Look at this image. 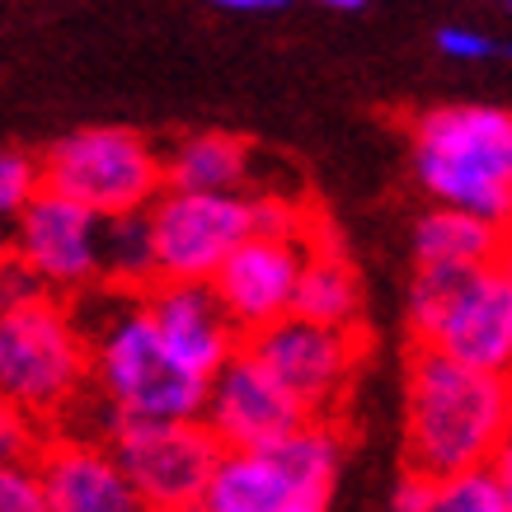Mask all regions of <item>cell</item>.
<instances>
[{"label": "cell", "instance_id": "obj_8", "mask_svg": "<svg viewBox=\"0 0 512 512\" xmlns=\"http://www.w3.org/2000/svg\"><path fill=\"white\" fill-rule=\"evenodd\" d=\"M245 348L292 390L296 400L306 404L311 419H334V409L348 395L357 372L353 329L320 325V320H306L296 311L264 329H254L245 339Z\"/></svg>", "mask_w": 512, "mask_h": 512}, {"label": "cell", "instance_id": "obj_27", "mask_svg": "<svg viewBox=\"0 0 512 512\" xmlns=\"http://www.w3.org/2000/svg\"><path fill=\"white\" fill-rule=\"evenodd\" d=\"M437 47L456 57V62H484V57H494V43L484 38V33H470V29H442L437 33Z\"/></svg>", "mask_w": 512, "mask_h": 512}, {"label": "cell", "instance_id": "obj_17", "mask_svg": "<svg viewBox=\"0 0 512 512\" xmlns=\"http://www.w3.org/2000/svg\"><path fill=\"white\" fill-rule=\"evenodd\" d=\"M508 249V226L466 207L437 202L414 226V259L419 264H498Z\"/></svg>", "mask_w": 512, "mask_h": 512}, {"label": "cell", "instance_id": "obj_29", "mask_svg": "<svg viewBox=\"0 0 512 512\" xmlns=\"http://www.w3.org/2000/svg\"><path fill=\"white\" fill-rule=\"evenodd\" d=\"M489 466H494L498 484H503V498H508V512H512V433H508V442L498 447V456L489 461Z\"/></svg>", "mask_w": 512, "mask_h": 512}, {"label": "cell", "instance_id": "obj_12", "mask_svg": "<svg viewBox=\"0 0 512 512\" xmlns=\"http://www.w3.org/2000/svg\"><path fill=\"white\" fill-rule=\"evenodd\" d=\"M146 306L156 315L160 339L170 348V357L184 372L212 381V376L245 348V329L231 320V311L221 306V296L212 282H179L160 278L146 292Z\"/></svg>", "mask_w": 512, "mask_h": 512}, {"label": "cell", "instance_id": "obj_22", "mask_svg": "<svg viewBox=\"0 0 512 512\" xmlns=\"http://www.w3.org/2000/svg\"><path fill=\"white\" fill-rule=\"evenodd\" d=\"M423 512H508V498H503L494 466H475L461 475H442L433 489V503Z\"/></svg>", "mask_w": 512, "mask_h": 512}, {"label": "cell", "instance_id": "obj_32", "mask_svg": "<svg viewBox=\"0 0 512 512\" xmlns=\"http://www.w3.org/2000/svg\"><path fill=\"white\" fill-rule=\"evenodd\" d=\"M498 268H503V278H508V287H512V245L503 249V259H498Z\"/></svg>", "mask_w": 512, "mask_h": 512}, {"label": "cell", "instance_id": "obj_10", "mask_svg": "<svg viewBox=\"0 0 512 512\" xmlns=\"http://www.w3.org/2000/svg\"><path fill=\"white\" fill-rule=\"evenodd\" d=\"M311 419L306 404L268 372L259 357L240 348V353L207 381V404H202V423L217 433L221 447L240 451H264L296 433Z\"/></svg>", "mask_w": 512, "mask_h": 512}, {"label": "cell", "instance_id": "obj_3", "mask_svg": "<svg viewBox=\"0 0 512 512\" xmlns=\"http://www.w3.org/2000/svg\"><path fill=\"white\" fill-rule=\"evenodd\" d=\"M414 165L428 198L512 221V113L433 109L414 123Z\"/></svg>", "mask_w": 512, "mask_h": 512}, {"label": "cell", "instance_id": "obj_36", "mask_svg": "<svg viewBox=\"0 0 512 512\" xmlns=\"http://www.w3.org/2000/svg\"><path fill=\"white\" fill-rule=\"evenodd\" d=\"M188 512H207V508H188Z\"/></svg>", "mask_w": 512, "mask_h": 512}, {"label": "cell", "instance_id": "obj_33", "mask_svg": "<svg viewBox=\"0 0 512 512\" xmlns=\"http://www.w3.org/2000/svg\"><path fill=\"white\" fill-rule=\"evenodd\" d=\"M508 245H512V221H508Z\"/></svg>", "mask_w": 512, "mask_h": 512}, {"label": "cell", "instance_id": "obj_23", "mask_svg": "<svg viewBox=\"0 0 512 512\" xmlns=\"http://www.w3.org/2000/svg\"><path fill=\"white\" fill-rule=\"evenodd\" d=\"M0 512H57L38 461H24V456L5 461V470H0Z\"/></svg>", "mask_w": 512, "mask_h": 512}, {"label": "cell", "instance_id": "obj_1", "mask_svg": "<svg viewBox=\"0 0 512 512\" xmlns=\"http://www.w3.org/2000/svg\"><path fill=\"white\" fill-rule=\"evenodd\" d=\"M71 311L90 348V386L118 409V433L132 423L202 419L207 381L170 357L146 292L99 282L71 296Z\"/></svg>", "mask_w": 512, "mask_h": 512}, {"label": "cell", "instance_id": "obj_31", "mask_svg": "<svg viewBox=\"0 0 512 512\" xmlns=\"http://www.w3.org/2000/svg\"><path fill=\"white\" fill-rule=\"evenodd\" d=\"M320 5H329V10H357V5H367V0H320Z\"/></svg>", "mask_w": 512, "mask_h": 512}, {"label": "cell", "instance_id": "obj_35", "mask_svg": "<svg viewBox=\"0 0 512 512\" xmlns=\"http://www.w3.org/2000/svg\"><path fill=\"white\" fill-rule=\"evenodd\" d=\"M503 57H512V47H503Z\"/></svg>", "mask_w": 512, "mask_h": 512}, {"label": "cell", "instance_id": "obj_19", "mask_svg": "<svg viewBox=\"0 0 512 512\" xmlns=\"http://www.w3.org/2000/svg\"><path fill=\"white\" fill-rule=\"evenodd\" d=\"M296 315L339 329H353L362 320V282H357L353 264L334 245L315 240L311 254H306L301 287H296Z\"/></svg>", "mask_w": 512, "mask_h": 512}, {"label": "cell", "instance_id": "obj_21", "mask_svg": "<svg viewBox=\"0 0 512 512\" xmlns=\"http://www.w3.org/2000/svg\"><path fill=\"white\" fill-rule=\"evenodd\" d=\"M470 268H480V264H419L414 268L409 296H404V320H409L414 343L433 339V329L442 325V315L451 311V301L466 287Z\"/></svg>", "mask_w": 512, "mask_h": 512}, {"label": "cell", "instance_id": "obj_16", "mask_svg": "<svg viewBox=\"0 0 512 512\" xmlns=\"http://www.w3.org/2000/svg\"><path fill=\"white\" fill-rule=\"evenodd\" d=\"M165 188L245 193L254 188V146L231 132H198L165 156Z\"/></svg>", "mask_w": 512, "mask_h": 512}, {"label": "cell", "instance_id": "obj_34", "mask_svg": "<svg viewBox=\"0 0 512 512\" xmlns=\"http://www.w3.org/2000/svg\"><path fill=\"white\" fill-rule=\"evenodd\" d=\"M141 512H165V508H141Z\"/></svg>", "mask_w": 512, "mask_h": 512}, {"label": "cell", "instance_id": "obj_2", "mask_svg": "<svg viewBox=\"0 0 512 512\" xmlns=\"http://www.w3.org/2000/svg\"><path fill=\"white\" fill-rule=\"evenodd\" d=\"M512 433V376L470 367L433 343L409 348L404 367V466L461 475L489 466Z\"/></svg>", "mask_w": 512, "mask_h": 512}, {"label": "cell", "instance_id": "obj_14", "mask_svg": "<svg viewBox=\"0 0 512 512\" xmlns=\"http://www.w3.org/2000/svg\"><path fill=\"white\" fill-rule=\"evenodd\" d=\"M38 470L57 512H141L137 484L123 470L113 442L99 437H57L38 451Z\"/></svg>", "mask_w": 512, "mask_h": 512}, {"label": "cell", "instance_id": "obj_4", "mask_svg": "<svg viewBox=\"0 0 512 512\" xmlns=\"http://www.w3.org/2000/svg\"><path fill=\"white\" fill-rule=\"evenodd\" d=\"M90 386V348L76 311L57 296L5 301L0 315V395L15 419H57Z\"/></svg>", "mask_w": 512, "mask_h": 512}, {"label": "cell", "instance_id": "obj_18", "mask_svg": "<svg viewBox=\"0 0 512 512\" xmlns=\"http://www.w3.org/2000/svg\"><path fill=\"white\" fill-rule=\"evenodd\" d=\"M99 273H104L109 287H123V292H151L160 282V249H156V226H151V207L104 217Z\"/></svg>", "mask_w": 512, "mask_h": 512}, {"label": "cell", "instance_id": "obj_13", "mask_svg": "<svg viewBox=\"0 0 512 512\" xmlns=\"http://www.w3.org/2000/svg\"><path fill=\"white\" fill-rule=\"evenodd\" d=\"M433 348L461 357L470 367L512 376V287L498 264L470 268L461 296L451 301L442 325L433 329Z\"/></svg>", "mask_w": 512, "mask_h": 512}, {"label": "cell", "instance_id": "obj_28", "mask_svg": "<svg viewBox=\"0 0 512 512\" xmlns=\"http://www.w3.org/2000/svg\"><path fill=\"white\" fill-rule=\"evenodd\" d=\"M329 508V489H296L278 512H325Z\"/></svg>", "mask_w": 512, "mask_h": 512}, {"label": "cell", "instance_id": "obj_5", "mask_svg": "<svg viewBox=\"0 0 512 512\" xmlns=\"http://www.w3.org/2000/svg\"><path fill=\"white\" fill-rule=\"evenodd\" d=\"M43 179L99 217L137 212L165 193V156L127 127H85L43 151Z\"/></svg>", "mask_w": 512, "mask_h": 512}, {"label": "cell", "instance_id": "obj_20", "mask_svg": "<svg viewBox=\"0 0 512 512\" xmlns=\"http://www.w3.org/2000/svg\"><path fill=\"white\" fill-rule=\"evenodd\" d=\"M339 451H343V437L329 419H306L296 433L273 442V456L292 475V489H334Z\"/></svg>", "mask_w": 512, "mask_h": 512}, {"label": "cell", "instance_id": "obj_11", "mask_svg": "<svg viewBox=\"0 0 512 512\" xmlns=\"http://www.w3.org/2000/svg\"><path fill=\"white\" fill-rule=\"evenodd\" d=\"M311 240H292V235H249L212 278L221 306L231 311V320L245 329V339L254 329L273 325L282 315L296 311V287H301V268L311 254Z\"/></svg>", "mask_w": 512, "mask_h": 512}, {"label": "cell", "instance_id": "obj_7", "mask_svg": "<svg viewBox=\"0 0 512 512\" xmlns=\"http://www.w3.org/2000/svg\"><path fill=\"white\" fill-rule=\"evenodd\" d=\"M99 231H104V217L94 207L66 198L57 188H43L24 212H15L10 259L19 268H29L47 292L80 296L104 282V273H99Z\"/></svg>", "mask_w": 512, "mask_h": 512}, {"label": "cell", "instance_id": "obj_6", "mask_svg": "<svg viewBox=\"0 0 512 512\" xmlns=\"http://www.w3.org/2000/svg\"><path fill=\"white\" fill-rule=\"evenodd\" d=\"M151 226L160 249V278L212 282L221 264L254 235V198L165 188L151 202Z\"/></svg>", "mask_w": 512, "mask_h": 512}, {"label": "cell", "instance_id": "obj_26", "mask_svg": "<svg viewBox=\"0 0 512 512\" xmlns=\"http://www.w3.org/2000/svg\"><path fill=\"white\" fill-rule=\"evenodd\" d=\"M433 489H437L433 475H423V470H414V466H404L400 484H395V494H390V512H423L428 503H433Z\"/></svg>", "mask_w": 512, "mask_h": 512}, {"label": "cell", "instance_id": "obj_15", "mask_svg": "<svg viewBox=\"0 0 512 512\" xmlns=\"http://www.w3.org/2000/svg\"><path fill=\"white\" fill-rule=\"evenodd\" d=\"M292 494H296L292 475L282 470L273 447H264V451L226 447L217 470H212V480H207V489H202L198 508H207V512H278Z\"/></svg>", "mask_w": 512, "mask_h": 512}, {"label": "cell", "instance_id": "obj_25", "mask_svg": "<svg viewBox=\"0 0 512 512\" xmlns=\"http://www.w3.org/2000/svg\"><path fill=\"white\" fill-rule=\"evenodd\" d=\"M254 198V231L259 235H292V240H311V217L296 207V202L278 198L273 188L264 193H249Z\"/></svg>", "mask_w": 512, "mask_h": 512}, {"label": "cell", "instance_id": "obj_30", "mask_svg": "<svg viewBox=\"0 0 512 512\" xmlns=\"http://www.w3.org/2000/svg\"><path fill=\"white\" fill-rule=\"evenodd\" d=\"M212 5H226V10H278L287 0H212Z\"/></svg>", "mask_w": 512, "mask_h": 512}, {"label": "cell", "instance_id": "obj_37", "mask_svg": "<svg viewBox=\"0 0 512 512\" xmlns=\"http://www.w3.org/2000/svg\"><path fill=\"white\" fill-rule=\"evenodd\" d=\"M508 10H512V0H508Z\"/></svg>", "mask_w": 512, "mask_h": 512}, {"label": "cell", "instance_id": "obj_9", "mask_svg": "<svg viewBox=\"0 0 512 512\" xmlns=\"http://www.w3.org/2000/svg\"><path fill=\"white\" fill-rule=\"evenodd\" d=\"M113 451H118L123 470L132 475L146 508L188 512L202 503V489H207L226 447L202 419H179V423H132V428L113 437Z\"/></svg>", "mask_w": 512, "mask_h": 512}, {"label": "cell", "instance_id": "obj_24", "mask_svg": "<svg viewBox=\"0 0 512 512\" xmlns=\"http://www.w3.org/2000/svg\"><path fill=\"white\" fill-rule=\"evenodd\" d=\"M43 188H47L43 156L33 160V156H24V151H5V156H0V207H5L10 217L24 212Z\"/></svg>", "mask_w": 512, "mask_h": 512}]
</instances>
